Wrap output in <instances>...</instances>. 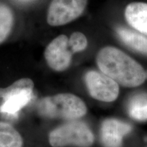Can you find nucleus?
Segmentation results:
<instances>
[{
    "instance_id": "f257e3e1",
    "label": "nucleus",
    "mask_w": 147,
    "mask_h": 147,
    "mask_svg": "<svg viewBox=\"0 0 147 147\" xmlns=\"http://www.w3.org/2000/svg\"><path fill=\"white\" fill-rule=\"evenodd\" d=\"M96 63L102 73L126 87H136L144 83L146 71L140 64L117 48L106 47L99 51Z\"/></svg>"
},
{
    "instance_id": "f03ea898",
    "label": "nucleus",
    "mask_w": 147,
    "mask_h": 147,
    "mask_svg": "<svg viewBox=\"0 0 147 147\" xmlns=\"http://www.w3.org/2000/svg\"><path fill=\"white\" fill-rule=\"evenodd\" d=\"M40 116L47 119L76 120L87 114V108L81 98L72 93H59L40 99L37 104Z\"/></svg>"
},
{
    "instance_id": "7ed1b4c3",
    "label": "nucleus",
    "mask_w": 147,
    "mask_h": 147,
    "mask_svg": "<svg viewBox=\"0 0 147 147\" xmlns=\"http://www.w3.org/2000/svg\"><path fill=\"white\" fill-rule=\"evenodd\" d=\"M94 140V134L89 127L77 119L61 125L49 135V144L53 147H91Z\"/></svg>"
},
{
    "instance_id": "20e7f679",
    "label": "nucleus",
    "mask_w": 147,
    "mask_h": 147,
    "mask_svg": "<svg viewBox=\"0 0 147 147\" xmlns=\"http://www.w3.org/2000/svg\"><path fill=\"white\" fill-rule=\"evenodd\" d=\"M87 0H52L47 12V23L53 27L66 25L83 13Z\"/></svg>"
},
{
    "instance_id": "39448f33",
    "label": "nucleus",
    "mask_w": 147,
    "mask_h": 147,
    "mask_svg": "<svg viewBox=\"0 0 147 147\" xmlns=\"http://www.w3.org/2000/svg\"><path fill=\"white\" fill-rule=\"evenodd\" d=\"M84 81L90 95L95 100L112 102L119 96V84L102 71H89L86 73Z\"/></svg>"
},
{
    "instance_id": "423d86ee",
    "label": "nucleus",
    "mask_w": 147,
    "mask_h": 147,
    "mask_svg": "<svg viewBox=\"0 0 147 147\" xmlns=\"http://www.w3.org/2000/svg\"><path fill=\"white\" fill-rule=\"evenodd\" d=\"M74 53L69 45V38L60 35L47 45L45 58L49 67L56 71H63L70 66Z\"/></svg>"
},
{
    "instance_id": "0eeeda50",
    "label": "nucleus",
    "mask_w": 147,
    "mask_h": 147,
    "mask_svg": "<svg viewBox=\"0 0 147 147\" xmlns=\"http://www.w3.org/2000/svg\"><path fill=\"white\" fill-rule=\"evenodd\" d=\"M131 126L116 119L103 121L100 130L101 142L104 147H121L125 136L131 132Z\"/></svg>"
},
{
    "instance_id": "6e6552de",
    "label": "nucleus",
    "mask_w": 147,
    "mask_h": 147,
    "mask_svg": "<svg viewBox=\"0 0 147 147\" xmlns=\"http://www.w3.org/2000/svg\"><path fill=\"white\" fill-rule=\"evenodd\" d=\"M125 17L128 23L141 34L147 36V3H129L125 10Z\"/></svg>"
},
{
    "instance_id": "1a4fd4ad",
    "label": "nucleus",
    "mask_w": 147,
    "mask_h": 147,
    "mask_svg": "<svg viewBox=\"0 0 147 147\" xmlns=\"http://www.w3.org/2000/svg\"><path fill=\"white\" fill-rule=\"evenodd\" d=\"M117 34L121 41L138 52L147 55V37L130 29L119 27Z\"/></svg>"
},
{
    "instance_id": "9d476101",
    "label": "nucleus",
    "mask_w": 147,
    "mask_h": 147,
    "mask_svg": "<svg viewBox=\"0 0 147 147\" xmlns=\"http://www.w3.org/2000/svg\"><path fill=\"white\" fill-rule=\"evenodd\" d=\"M23 139L17 130L7 123L0 121V147H23Z\"/></svg>"
},
{
    "instance_id": "9b49d317",
    "label": "nucleus",
    "mask_w": 147,
    "mask_h": 147,
    "mask_svg": "<svg viewBox=\"0 0 147 147\" xmlns=\"http://www.w3.org/2000/svg\"><path fill=\"white\" fill-rule=\"evenodd\" d=\"M127 111L132 119L138 121H147V95H135L128 102Z\"/></svg>"
},
{
    "instance_id": "f8f14e48",
    "label": "nucleus",
    "mask_w": 147,
    "mask_h": 147,
    "mask_svg": "<svg viewBox=\"0 0 147 147\" xmlns=\"http://www.w3.org/2000/svg\"><path fill=\"white\" fill-rule=\"evenodd\" d=\"M14 25V15L7 5L0 3V45L3 43L12 32Z\"/></svg>"
},
{
    "instance_id": "ddd939ff",
    "label": "nucleus",
    "mask_w": 147,
    "mask_h": 147,
    "mask_svg": "<svg viewBox=\"0 0 147 147\" xmlns=\"http://www.w3.org/2000/svg\"><path fill=\"white\" fill-rule=\"evenodd\" d=\"M34 86L32 79L29 78H20L8 87L0 88V109L5 102L11 99L14 93L23 88Z\"/></svg>"
},
{
    "instance_id": "4468645a",
    "label": "nucleus",
    "mask_w": 147,
    "mask_h": 147,
    "mask_svg": "<svg viewBox=\"0 0 147 147\" xmlns=\"http://www.w3.org/2000/svg\"><path fill=\"white\" fill-rule=\"evenodd\" d=\"M69 45L74 53L82 52L87 49L88 41L87 38L81 32H74L69 38Z\"/></svg>"
},
{
    "instance_id": "2eb2a0df",
    "label": "nucleus",
    "mask_w": 147,
    "mask_h": 147,
    "mask_svg": "<svg viewBox=\"0 0 147 147\" xmlns=\"http://www.w3.org/2000/svg\"><path fill=\"white\" fill-rule=\"evenodd\" d=\"M146 78H147V72H146Z\"/></svg>"
}]
</instances>
